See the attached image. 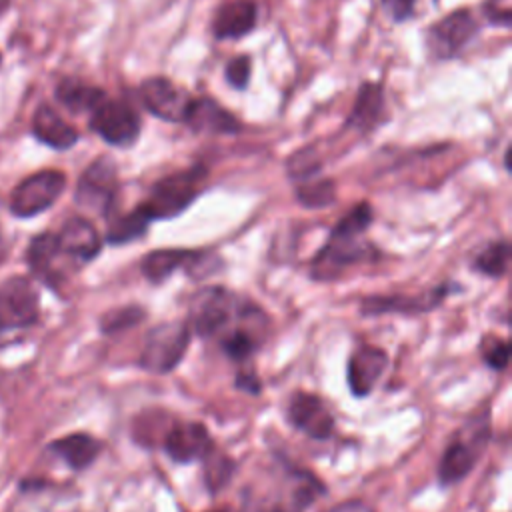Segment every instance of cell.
<instances>
[{"label":"cell","instance_id":"cell-1","mask_svg":"<svg viewBox=\"0 0 512 512\" xmlns=\"http://www.w3.org/2000/svg\"><path fill=\"white\" fill-rule=\"evenodd\" d=\"M372 222V206L368 202L356 204L342 220L332 228L326 244L312 262V276L318 280L336 278L346 266L366 260L370 256V244L364 240V232Z\"/></svg>","mask_w":512,"mask_h":512},{"label":"cell","instance_id":"cell-2","mask_svg":"<svg viewBox=\"0 0 512 512\" xmlns=\"http://www.w3.org/2000/svg\"><path fill=\"white\" fill-rule=\"evenodd\" d=\"M206 180L204 166H192L174 174L160 178L152 188L148 198L140 204V210L148 220H168L182 214L202 192Z\"/></svg>","mask_w":512,"mask_h":512},{"label":"cell","instance_id":"cell-3","mask_svg":"<svg viewBox=\"0 0 512 512\" xmlns=\"http://www.w3.org/2000/svg\"><path fill=\"white\" fill-rule=\"evenodd\" d=\"M250 302L228 292L222 286H206L192 296L188 328L198 336H220L232 322H236Z\"/></svg>","mask_w":512,"mask_h":512},{"label":"cell","instance_id":"cell-4","mask_svg":"<svg viewBox=\"0 0 512 512\" xmlns=\"http://www.w3.org/2000/svg\"><path fill=\"white\" fill-rule=\"evenodd\" d=\"M488 438H490V424L486 414L482 418L476 416L474 420L462 424L440 458V464H438L440 484L452 486L464 480L476 466L480 454L488 444Z\"/></svg>","mask_w":512,"mask_h":512},{"label":"cell","instance_id":"cell-5","mask_svg":"<svg viewBox=\"0 0 512 512\" xmlns=\"http://www.w3.org/2000/svg\"><path fill=\"white\" fill-rule=\"evenodd\" d=\"M190 328L182 320H168L154 326L146 338L140 352V364L148 372L166 374L174 370L190 342Z\"/></svg>","mask_w":512,"mask_h":512},{"label":"cell","instance_id":"cell-6","mask_svg":"<svg viewBox=\"0 0 512 512\" xmlns=\"http://www.w3.org/2000/svg\"><path fill=\"white\" fill-rule=\"evenodd\" d=\"M66 176L60 170H40L24 178L10 194V212L18 218H30L48 210L64 192Z\"/></svg>","mask_w":512,"mask_h":512},{"label":"cell","instance_id":"cell-7","mask_svg":"<svg viewBox=\"0 0 512 512\" xmlns=\"http://www.w3.org/2000/svg\"><path fill=\"white\" fill-rule=\"evenodd\" d=\"M40 300L26 276H10L0 284V330L28 328L38 320Z\"/></svg>","mask_w":512,"mask_h":512},{"label":"cell","instance_id":"cell-8","mask_svg":"<svg viewBox=\"0 0 512 512\" xmlns=\"http://www.w3.org/2000/svg\"><path fill=\"white\" fill-rule=\"evenodd\" d=\"M90 128L112 146H132L140 136V116L126 102L104 98L90 112Z\"/></svg>","mask_w":512,"mask_h":512},{"label":"cell","instance_id":"cell-9","mask_svg":"<svg viewBox=\"0 0 512 512\" xmlns=\"http://www.w3.org/2000/svg\"><path fill=\"white\" fill-rule=\"evenodd\" d=\"M118 190L116 166L110 158L94 160L80 176L76 186V202L88 210L108 216Z\"/></svg>","mask_w":512,"mask_h":512},{"label":"cell","instance_id":"cell-10","mask_svg":"<svg viewBox=\"0 0 512 512\" xmlns=\"http://www.w3.org/2000/svg\"><path fill=\"white\" fill-rule=\"evenodd\" d=\"M478 32V22L470 10H456L438 20L428 30V46L438 58L456 56Z\"/></svg>","mask_w":512,"mask_h":512},{"label":"cell","instance_id":"cell-11","mask_svg":"<svg viewBox=\"0 0 512 512\" xmlns=\"http://www.w3.org/2000/svg\"><path fill=\"white\" fill-rule=\"evenodd\" d=\"M164 450L174 462L188 464L204 460L214 450V442L200 422H178L168 428L164 436Z\"/></svg>","mask_w":512,"mask_h":512},{"label":"cell","instance_id":"cell-12","mask_svg":"<svg viewBox=\"0 0 512 512\" xmlns=\"http://www.w3.org/2000/svg\"><path fill=\"white\" fill-rule=\"evenodd\" d=\"M140 100L150 114L166 122H184L192 98L168 78H150L140 86Z\"/></svg>","mask_w":512,"mask_h":512},{"label":"cell","instance_id":"cell-13","mask_svg":"<svg viewBox=\"0 0 512 512\" xmlns=\"http://www.w3.org/2000/svg\"><path fill=\"white\" fill-rule=\"evenodd\" d=\"M290 422L314 440H326L334 432V416L326 404L310 392H294L288 402Z\"/></svg>","mask_w":512,"mask_h":512},{"label":"cell","instance_id":"cell-14","mask_svg":"<svg viewBox=\"0 0 512 512\" xmlns=\"http://www.w3.org/2000/svg\"><path fill=\"white\" fill-rule=\"evenodd\" d=\"M210 254L204 250H188V248H160L152 250L142 258V274L150 282H162L176 270H186L188 274L196 272L198 266L212 270L208 262Z\"/></svg>","mask_w":512,"mask_h":512},{"label":"cell","instance_id":"cell-15","mask_svg":"<svg viewBox=\"0 0 512 512\" xmlns=\"http://www.w3.org/2000/svg\"><path fill=\"white\" fill-rule=\"evenodd\" d=\"M56 240L64 258H70L76 264H86L94 260L102 246L98 230L90 220L82 216L68 218L60 232H56Z\"/></svg>","mask_w":512,"mask_h":512},{"label":"cell","instance_id":"cell-16","mask_svg":"<svg viewBox=\"0 0 512 512\" xmlns=\"http://www.w3.org/2000/svg\"><path fill=\"white\" fill-rule=\"evenodd\" d=\"M386 364H388V356L382 348L368 346V344L356 348L348 360V370H346L350 392L358 398L368 396L374 390L376 382L380 380Z\"/></svg>","mask_w":512,"mask_h":512},{"label":"cell","instance_id":"cell-17","mask_svg":"<svg viewBox=\"0 0 512 512\" xmlns=\"http://www.w3.org/2000/svg\"><path fill=\"white\" fill-rule=\"evenodd\" d=\"M448 294V286H438L434 290L416 294V296H370L364 298L360 304L362 314L376 316V314H422L436 308Z\"/></svg>","mask_w":512,"mask_h":512},{"label":"cell","instance_id":"cell-18","mask_svg":"<svg viewBox=\"0 0 512 512\" xmlns=\"http://www.w3.org/2000/svg\"><path fill=\"white\" fill-rule=\"evenodd\" d=\"M184 122L194 132L208 134H236L240 132V122L226 108H222L212 98H192L186 110Z\"/></svg>","mask_w":512,"mask_h":512},{"label":"cell","instance_id":"cell-19","mask_svg":"<svg viewBox=\"0 0 512 512\" xmlns=\"http://www.w3.org/2000/svg\"><path fill=\"white\" fill-rule=\"evenodd\" d=\"M256 26V4L252 0H230L222 4L212 20V32L220 40L246 36Z\"/></svg>","mask_w":512,"mask_h":512},{"label":"cell","instance_id":"cell-20","mask_svg":"<svg viewBox=\"0 0 512 512\" xmlns=\"http://www.w3.org/2000/svg\"><path fill=\"white\" fill-rule=\"evenodd\" d=\"M32 132L42 144L56 150L72 148L78 140V132L54 108L46 104L34 112Z\"/></svg>","mask_w":512,"mask_h":512},{"label":"cell","instance_id":"cell-21","mask_svg":"<svg viewBox=\"0 0 512 512\" xmlns=\"http://www.w3.org/2000/svg\"><path fill=\"white\" fill-rule=\"evenodd\" d=\"M62 256L64 254L58 248L54 232H42L34 236L28 246V264L32 272L50 286H56V282L62 278V270L58 268V260Z\"/></svg>","mask_w":512,"mask_h":512},{"label":"cell","instance_id":"cell-22","mask_svg":"<svg viewBox=\"0 0 512 512\" xmlns=\"http://www.w3.org/2000/svg\"><path fill=\"white\" fill-rule=\"evenodd\" d=\"M50 450L60 456L70 468L74 470H84L88 468L96 456L102 450V444L98 438L84 434V432H74L68 436H62L50 444Z\"/></svg>","mask_w":512,"mask_h":512},{"label":"cell","instance_id":"cell-23","mask_svg":"<svg viewBox=\"0 0 512 512\" xmlns=\"http://www.w3.org/2000/svg\"><path fill=\"white\" fill-rule=\"evenodd\" d=\"M384 112V94L380 84H362L356 102L348 116V126L356 130H370Z\"/></svg>","mask_w":512,"mask_h":512},{"label":"cell","instance_id":"cell-24","mask_svg":"<svg viewBox=\"0 0 512 512\" xmlns=\"http://www.w3.org/2000/svg\"><path fill=\"white\" fill-rule=\"evenodd\" d=\"M56 98L64 108H68L74 114H80V112H92L106 98V94L96 86L66 78L58 84Z\"/></svg>","mask_w":512,"mask_h":512},{"label":"cell","instance_id":"cell-25","mask_svg":"<svg viewBox=\"0 0 512 512\" xmlns=\"http://www.w3.org/2000/svg\"><path fill=\"white\" fill-rule=\"evenodd\" d=\"M148 224H150L148 216L140 210V206H136L132 212L110 218L108 230H106V240L116 246L132 242L146 232Z\"/></svg>","mask_w":512,"mask_h":512},{"label":"cell","instance_id":"cell-26","mask_svg":"<svg viewBox=\"0 0 512 512\" xmlns=\"http://www.w3.org/2000/svg\"><path fill=\"white\" fill-rule=\"evenodd\" d=\"M510 262V246L506 240L490 242L486 248H482L474 258V270L482 272L490 278H500L506 274Z\"/></svg>","mask_w":512,"mask_h":512},{"label":"cell","instance_id":"cell-27","mask_svg":"<svg viewBox=\"0 0 512 512\" xmlns=\"http://www.w3.org/2000/svg\"><path fill=\"white\" fill-rule=\"evenodd\" d=\"M296 196L306 208H324L334 202V184L330 180L306 182L298 188Z\"/></svg>","mask_w":512,"mask_h":512},{"label":"cell","instance_id":"cell-28","mask_svg":"<svg viewBox=\"0 0 512 512\" xmlns=\"http://www.w3.org/2000/svg\"><path fill=\"white\" fill-rule=\"evenodd\" d=\"M142 318H144V310L140 306H124V308H116V310H110L108 314H104L100 320V328L106 334H114V332L130 328V326H136Z\"/></svg>","mask_w":512,"mask_h":512},{"label":"cell","instance_id":"cell-29","mask_svg":"<svg viewBox=\"0 0 512 512\" xmlns=\"http://www.w3.org/2000/svg\"><path fill=\"white\" fill-rule=\"evenodd\" d=\"M206 462V486L210 492H218L232 476V460L220 454H214V450L204 458Z\"/></svg>","mask_w":512,"mask_h":512},{"label":"cell","instance_id":"cell-30","mask_svg":"<svg viewBox=\"0 0 512 512\" xmlns=\"http://www.w3.org/2000/svg\"><path fill=\"white\" fill-rule=\"evenodd\" d=\"M482 350V358L484 362L494 368V370H504L508 366V358H510V344L504 338L498 336H486L480 344Z\"/></svg>","mask_w":512,"mask_h":512},{"label":"cell","instance_id":"cell-31","mask_svg":"<svg viewBox=\"0 0 512 512\" xmlns=\"http://www.w3.org/2000/svg\"><path fill=\"white\" fill-rule=\"evenodd\" d=\"M310 154H312V150L306 148V150H300L298 154H294L288 160V172H290L292 178H296V180L310 178L318 170V160Z\"/></svg>","mask_w":512,"mask_h":512},{"label":"cell","instance_id":"cell-32","mask_svg":"<svg viewBox=\"0 0 512 512\" xmlns=\"http://www.w3.org/2000/svg\"><path fill=\"white\" fill-rule=\"evenodd\" d=\"M250 58L248 56H236L226 66V82L234 88H246L250 80Z\"/></svg>","mask_w":512,"mask_h":512},{"label":"cell","instance_id":"cell-33","mask_svg":"<svg viewBox=\"0 0 512 512\" xmlns=\"http://www.w3.org/2000/svg\"><path fill=\"white\" fill-rule=\"evenodd\" d=\"M512 0H488L484 6V14L492 24L510 26L512 20Z\"/></svg>","mask_w":512,"mask_h":512},{"label":"cell","instance_id":"cell-34","mask_svg":"<svg viewBox=\"0 0 512 512\" xmlns=\"http://www.w3.org/2000/svg\"><path fill=\"white\" fill-rule=\"evenodd\" d=\"M414 6H416V0H382L384 12L396 22L410 18L414 12Z\"/></svg>","mask_w":512,"mask_h":512},{"label":"cell","instance_id":"cell-35","mask_svg":"<svg viewBox=\"0 0 512 512\" xmlns=\"http://www.w3.org/2000/svg\"><path fill=\"white\" fill-rule=\"evenodd\" d=\"M236 386L242 388V390H246V392H250V394H258V392H260V380H258V376H256L252 370H248V372H244V370L238 372Z\"/></svg>","mask_w":512,"mask_h":512},{"label":"cell","instance_id":"cell-36","mask_svg":"<svg viewBox=\"0 0 512 512\" xmlns=\"http://www.w3.org/2000/svg\"><path fill=\"white\" fill-rule=\"evenodd\" d=\"M328 512H374L370 506H366L364 502H344Z\"/></svg>","mask_w":512,"mask_h":512},{"label":"cell","instance_id":"cell-37","mask_svg":"<svg viewBox=\"0 0 512 512\" xmlns=\"http://www.w3.org/2000/svg\"><path fill=\"white\" fill-rule=\"evenodd\" d=\"M4 256H6V244H4V238L0 234V262L4 260Z\"/></svg>","mask_w":512,"mask_h":512},{"label":"cell","instance_id":"cell-38","mask_svg":"<svg viewBox=\"0 0 512 512\" xmlns=\"http://www.w3.org/2000/svg\"><path fill=\"white\" fill-rule=\"evenodd\" d=\"M212 512H222V510H212Z\"/></svg>","mask_w":512,"mask_h":512}]
</instances>
